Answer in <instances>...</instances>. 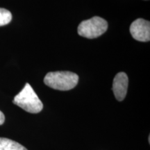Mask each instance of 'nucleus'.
<instances>
[{
    "mask_svg": "<svg viewBox=\"0 0 150 150\" xmlns=\"http://www.w3.org/2000/svg\"><path fill=\"white\" fill-rule=\"evenodd\" d=\"M78 81V75L68 71L49 72L44 79L47 86L59 91H70L77 85Z\"/></svg>",
    "mask_w": 150,
    "mask_h": 150,
    "instance_id": "nucleus-1",
    "label": "nucleus"
},
{
    "mask_svg": "<svg viewBox=\"0 0 150 150\" xmlns=\"http://www.w3.org/2000/svg\"><path fill=\"white\" fill-rule=\"evenodd\" d=\"M13 104L31 113H38L43 104L29 83H26L23 89L14 97Z\"/></svg>",
    "mask_w": 150,
    "mask_h": 150,
    "instance_id": "nucleus-2",
    "label": "nucleus"
},
{
    "mask_svg": "<svg viewBox=\"0 0 150 150\" xmlns=\"http://www.w3.org/2000/svg\"><path fill=\"white\" fill-rule=\"evenodd\" d=\"M108 29V23L100 17H93L81 22L78 27V33L86 38H96L104 33Z\"/></svg>",
    "mask_w": 150,
    "mask_h": 150,
    "instance_id": "nucleus-3",
    "label": "nucleus"
},
{
    "mask_svg": "<svg viewBox=\"0 0 150 150\" xmlns=\"http://www.w3.org/2000/svg\"><path fill=\"white\" fill-rule=\"evenodd\" d=\"M130 33L136 40L148 42L150 40V22L144 19H137L131 24Z\"/></svg>",
    "mask_w": 150,
    "mask_h": 150,
    "instance_id": "nucleus-4",
    "label": "nucleus"
},
{
    "mask_svg": "<svg viewBox=\"0 0 150 150\" xmlns=\"http://www.w3.org/2000/svg\"><path fill=\"white\" fill-rule=\"evenodd\" d=\"M129 78L126 73L119 72L116 74L112 82V91L117 100L122 101L127 95Z\"/></svg>",
    "mask_w": 150,
    "mask_h": 150,
    "instance_id": "nucleus-5",
    "label": "nucleus"
},
{
    "mask_svg": "<svg viewBox=\"0 0 150 150\" xmlns=\"http://www.w3.org/2000/svg\"><path fill=\"white\" fill-rule=\"evenodd\" d=\"M0 150H27V149L14 140L0 138Z\"/></svg>",
    "mask_w": 150,
    "mask_h": 150,
    "instance_id": "nucleus-6",
    "label": "nucleus"
},
{
    "mask_svg": "<svg viewBox=\"0 0 150 150\" xmlns=\"http://www.w3.org/2000/svg\"><path fill=\"white\" fill-rule=\"evenodd\" d=\"M12 20V14L5 8H0V27L10 23Z\"/></svg>",
    "mask_w": 150,
    "mask_h": 150,
    "instance_id": "nucleus-7",
    "label": "nucleus"
},
{
    "mask_svg": "<svg viewBox=\"0 0 150 150\" xmlns=\"http://www.w3.org/2000/svg\"><path fill=\"white\" fill-rule=\"evenodd\" d=\"M4 121H5L4 115L3 112L0 110V125H3L4 122Z\"/></svg>",
    "mask_w": 150,
    "mask_h": 150,
    "instance_id": "nucleus-8",
    "label": "nucleus"
}]
</instances>
